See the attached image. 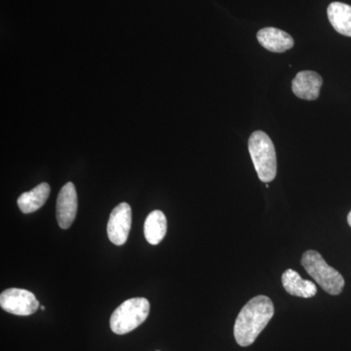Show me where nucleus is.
<instances>
[{
	"mask_svg": "<svg viewBox=\"0 0 351 351\" xmlns=\"http://www.w3.org/2000/svg\"><path fill=\"white\" fill-rule=\"evenodd\" d=\"M302 265L325 292L330 295H339L345 287L343 276L330 267L318 252H304L302 257Z\"/></svg>",
	"mask_w": 351,
	"mask_h": 351,
	"instance_id": "nucleus-3",
	"label": "nucleus"
},
{
	"mask_svg": "<svg viewBox=\"0 0 351 351\" xmlns=\"http://www.w3.org/2000/svg\"><path fill=\"white\" fill-rule=\"evenodd\" d=\"M328 19L335 29L351 38V6L341 2H332L327 9Z\"/></svg>",
	"mask_w": 351,
	"mask_h": 351,
	"instance_id": "nucleus-12",
	"label": "nucleus"
},
{
	"mask_svg": "<svg viewBox=\"0 0 351 351\" xmlns=\"http://www.w3.org/2000/svg\"><path fill=\"white\" fill-rule=\"evenodd\" d=\"M348 225H350V226L351 228V211L350 212V214H348Z\"/></svg>",
	"mask_w": 351,
	"mask_h": 351,
	"instance_id": "nucleus-14",
	"label": "nucleus"
},
{
	"mask_svg": "<svg viewBox=\"0 0 351 351\" xmlns=\"http://www.w3.org/2000/svg\"><path fill=\"white\" fill-rule=\"evenodd\" d=\"M78 200L75 184L68 182L64 184L57 198L56 215L59 226L68 230L75 221L77 213Z\"/></svg>",
	"mask_w": 351,
	"mask_h": 351,
	"instance_id": "nucleus-7",
	"label": "nucleus"
},
{
	"mask_svg": "<svg viewBox=\"0 0 351 351\" xmlns=\"http://www.w3.org/2000/svg\"><path fill=\"white\" fill-rule=\"evenodd\" d=\"M149 309L151 304L145 298L127 300L113 311L110 329L117 335L128 334L147 320Z\"/></svg>",
	"mask_w": 351,
	"mask_h": 351,
	"instance_id": "nucleus-4",
	"label": "nucleus"
},
{
	"mask_svg": "<svg viewBox=\"0 0 351 351\" xmlns=\"http://www.w3.org/2000/svg\"><path fill=\"white\" fill-rule=\"evenodd\" d=\"M0 306L6 313L29 316L38 311L39 302L36 295L24 289L10 288L0 295Z\"/></svg>",
	"mask_w": 351,
	"mask_h": 351,
	"instance_id": "nucleus-5",
	"label": "nucleus"
},
{
	"mask_svg": "<svg viewBox=\"0 0 351 351\" xmlns=\"http://www.w3.org/2000/svg\"><path fill=\"white\" fill-rule=\"evenodd\" d=\"M40 308L43 309V311H45V306H41Z\"/></svg>",
	"mask_w": 351,
	"mask_h": 351,
	"instance_id": "nucleus-15",
	"label": "nucleus"
},
{
	"mask_svg": "<svg viewBox=\"0 0 351 351\" xmlns=\"http://www.w3.org/2000/svg\"><path fill=\"white\" fill-rule=\"evenodd\" d=\"M322 83V77L315 71H300L293 80L292 90L300 99L314 101L319 97Z\"/></svg>",
	"mask_w": 351,
	"mask_h": 351,
	"instance_id": "nucleus-8",
	"label": "nucleus"
},
{
	"mask_svg": "<svg viewBox=\"0 0 351 351\" xmlns=\"http://www.w3.org/2000/svg\"><path fill=\"white\" fill-rule=\"evenodd\" d=\"M49 195V184L47 182H43L32 191L21 195L18 198V206L24 214L34 213L45 204Z\"/></svg>",
	"mask_w": 351,
	"mask_h": 351,
	"instance_id": "nucleus-11",
	"label": "nucleus"
},
{
	"mask_svg": "<svg viewBox=\"0 0 351 351\" xmlns=\"http://www.w3.org/2000/svg\"><path fill=\"white\" fill-rule=\"evenodd\" d=\"M282 284L286 292L295 297L308 299L317 294L315 284L309 280H304L297 271L293 269H287L284 272Z\"/></svg>",
	"mask_w": 351,
	"mask_h": 351,
	"instance_id": "nucleus-10",
	"label": "nucleus"
},
{
	"mask_svg": "<svg viewBox=\"0 0 351 351\" xmlns=\"http://www.w3.org/2000/svg\"><path fill=\"white\" fill-rule=\"evenodd\" d=\"M132 211L130 205L120 203L110 213L108 221V237L117 246L125 244L131 230Z\"/></svg>",
	"mask_w": 351,
	"mask_h": 351,
	"instance_id": "nucleus-6",
	"label": "nucleus"
},
{
	"mask_svg": "<svg viewBox=\"0 0 351 351\" xmlns=\"http://www.w3.org/2000/svg\"><path fill=\"white\" fill-rule=\"evenodd\" d=\"M248 147L258 179L267 184L274 181L277 173L276 152L269 135L263 131L254 132Z\"/></svg>",
	"mask_w": 351,
	"mask_h": 351,
	"instance_id": "nucleus-2",
	"label": "nucleus"
},
{
	"mask_svg": "<svg viewBox=\"0 0 351 351\" xmlns=\"http://www.w3.org/2000/svg\"><path fill=\"white\" fill-rule=\"evenodd\" d=\"M274 315V302L267 295L253 298L240 311L235 320V341L240 346H249L255 343Z\"/></svg>",
	"mask_w": 351,
	"mask_h": 351,
	"instance_id": "nucleus-1",
	"label": "nucleus"
},
{
	"mask_svg": "<svg viewBox=\"0 0 351 351\" xmlns=\"http://www.w3.org/2000/svg\"><path fill=\"white\" fill-rule=\"evenodd\" d=\"M258 43L265 49L274 53H283L294 47L295 41L287 32L276 29L265 27L257 34Z\"/></svg>",
	"mask_w": 351,
	"mask_h": 351,
	"instance_id": "nucleus-9",
	"label": "nucleus"
},
{
	"mask_svg": "<svg viewBox=\"0 0 351 351\" xmlns=\"http://www.w3.org/2000/svg\"><path fill=\"white\" fill-rule=\"evenodd\" d=\"M145 237L152 245H157L162 241L167 232V219L162 211L156 210L149 214L145 221Z\"/></svg>",
	"mask_w": 351,
	"mask_h": 351,
	"instance_id": "nucleus-13",
	"label": "nucleus"
}]
</instances>
